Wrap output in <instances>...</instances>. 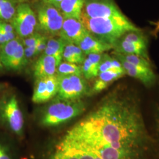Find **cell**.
<instances>
[{"instance_id": "8fae6325", "label": "cell", "mask_w": 159, "mask_h": 159, "mask_svg": "<svg viewBox=\"0 0 159 159\" xmlns=\"http://www.w3.org/2000/svg\"><path fill=\"white\" fill-rule=\"evenodd\" d=\"M48 159H93V158L85 151L61 140Z\"/></svg>"}, {"instance_id": "3957f363", "label": "cell", "mask_w": 159, "mask_h": 159, "mask_svg": "<svg viewBox=\"0 0 159 159\" xmlns=\"http://www.w3.org/2000/svg\"><path fill=\"white\" fill-rule=\"evenodd\" d=\"M86 107L82 99L64 100L56 97L41 111L39 124L44 128L60 126L82 114Z\"/></svg>"}, {"instance_id": "52a82bcc", "label": "cell", "mask_w": 159, "mask_h": 159, "mask_svg": "<svg viewBox=\"0 0 159 159\" xmlns=\"http://www.w3.org/2000/svg\"><path fill=\"white\" fill-rule=\"evenodd\" d=\"M81 14L90 18H111L125 16L112 0H85Z\"/></svg>"}, {"instance_id": "1f68e13d", "label": "cell", "mask_w": 159, "mask_h": 159, "mask_svg": "<svg viewBox=\"0 0 159 159\" xmlns=\"http://www.w3.org/2000/svg\"><path fill=\"white\" fill-rule=\"evenodd\" d=\"M77 11L82 14L85 0H70Z\"/></svg>"}, {"instance_id": "6da1fadb", "label": "cell", "mask_w": 159, "mask_h": 159, "mask_svg": "<svg viewBox=\"0 0 159 159\" xmlns=\"http://www.w3.org/2000/svg\"><path fill=\"white\" fill-rule=\"evenodd\" d=\"M61 141L93 159H148L152 148L139 97L126 85L104 97Z\"/></svg>"}, {"instance_id": "9c48e42d", "label": "cell", "mask_w": 159, "mask_h": 159, "mask_svg": "<svg viewBox=\"0 0 159 159\" xmlns=\"http://www.w3.org/2000/svg\"><path fill=\"white\" fill-rule=\"evenodd\" d=\"M114 57L119 61L125 74L137 80L146 87H152L156 82L157 77L152 68L134 65L125 60L117 53H114Z\"/></svg>"}, {"instance_id": "2e32d148", "label": "cell", "mask_w": 159, "mask_h": 159, "mask_svg": "<svg viewBox=\"0 0 159 159\" xmlns=\"http://www.w3.org/2000/svg\"><path fill=\"white\" fill-rule=\"evenodd\" d=\"M11 136L0 133V159H18Z\"/></svg>"}, {"instance_id": "44dd1931", "label": "cell", "mask_w": 159, "mask_h": 159, "mask_svg": "<svg viewBox=\"0 0 159 159\" xmlns=\"http://www.w3.org/2000/svg\"><path fill=\"white\" fill-rule=\"evenodd\" d=\"M20 41L14 39L0 46V63L4 67L17 50Z\"/></svg>"}, {"instance_id": "4316f807", "label": "cell", "mask_w": 159, "mask_h": 159, "mask_svg": "<svg viewBox=\"0 0 159 159\" xmlns=\"http://www.w3.org/2000/svg\"><path fill=\"white\" fill-rule=\"evenodd\" d=\"M115 53V52H114ZM118 54V53H117ZM127 61L134 65L144 67L152 68V64L148 60L144 58L135 54H119Z\"/></svg>"}, {"instance_id": "7c38bea8", "label": "cell", "mask_w": 159, "mask_h": 159, "mask_svg": "<svg viewBox=\"0 0 159 159\" xmlns=\"http://www.w3.org/2000/svg\"><path fill=\"white\" fill-rule=\"evenodd\" d=\"M79 47L85 55L90 54H102L112 49V47L99 40L95 36L88 32L75 44Z\"/></svg>"}, {"instance_id": "30bf717a", "label": "cell", "mask_w": 159, "mask_h": 159, "mask_svg": "<svg viewBox=\"0 0 159 159\" xmlns=\"http://www.w3.org/2000/svg\"><path fill=\"white\" fill-rule=\"evenodd\" d=\"M88 32L80 20L64 18L59 35L66 42L75 44Z\"/></svg>"}, {"instance_id": "8d00e7d4", "label": "cell", "mask_w": 159, "mask_h": 159, "mask_svg": "<svg viewBox=\"0 0 159 159\" xmlns=\"http://www.w3.org/2000/svg\"><path fill=\"white\" fill-rule=\"evenodd\" d=\"M17 2H26L27 1H29V0H16Z\"/></svg>"}, {"instance_id": "e0dca14e", "label": "cell", "mask_w": 159, "mask_h": 159, "mask_svg": "<svg viewBox=\"0 0 159 159\" xmlns=\"http://www.w3.org/2000/svg\"><path fill=\"white\" fill-rule=\"evenodd\" d=\"M63 58L66 62L79 64L83 63L85 54L77 45L67 43L63 51Z\"/></svg>"}, {"instance_id": "d4e9b609", "label": "cell", "mask_w": 159, "mask_h": 159, "mask_svg": "<svg viewBox=\"0 0 159 159\" xmlns=\"http://www.w3.org/2000/svg\"><path fill=\"white\" fill-rule=\"evenodd\" d=\"M124 40L139 46L148 47V41L142 31H129L121 37Z\"/></svg>"}, {"instance_id": "f1b7e54d", "label": "cell", "mask_w": 159, "mask_h": 159, "mask_svg": "<svg viewBox=\"0 0 159 159\" xmlns=\"http://www.w3.org/2000/svg\"><path fill=\"white\" fill-rule=\"evenodd\" d=\"M41 34L36 33L29 35V37L24 38L23 40V45L25 47H31L37 46L40 40L43 38Z\"/></svg>"}, {"instance_id": "603a6c76", "label": "cell", "mask_w": 159, "mask_h": 159, "mask_svg": "<svg viewBox=\"0 0 159 159\" xmlns=\"http://www.w3.org/2000/svg\"><path fill=\"white\" fill-rule=\"evenodd\" d=\"M58 10L64 18H74L80 20L81 13L77 10L70 0H63L60 3Z\"/></svg>"}, {"instance_id": "f546056e", "label": "cell", "mask_w": 159, "mask_h": 159, "mask_svg": "<svg viewBox=\"0 0 159 159\" xmlns=\"http://www.w3.org/2000/svg\"><path fill=\"white\" fill-rule=\"evenodd\" d=\"M24 54L25 58L28 61L29 59L37 56L36 54V46L31 47H25Z\"/></svg>"}, {"instance_id": "ba28073f", "label": "cell", "mask_w": 159, "mask_h": 159, "mask_svg": "<svg viewBox=\"0 0 159 159\" xmlns=\"http://www.w3.org/2000/svg\"><path fill=\"white\" fill-rule=\"evenodd\" d=\"M58 90L56 74L47 77L38 78L34 84L32 101L35 104L48 102L56 97Z\"/></svg>"}, {"instance_id": "8992f818", "label": "cell", "mask_w": 159, "mask_h": 159, "mask_svg": "<svg viewBox=\"0 0 159 159\" xmlns=\"http://www.w3.org/2000/svg\"><path fill=\"white\" fill-rule=\"evenodd\" d=\"M37 21L40 29L48 34H59L61 29L64 17L54 7L44 4L37 10Z\"/></svg>"}, {"instance_id": "277c9868", "label": "cell", "mask_w": 159, "mask_h": 159, "mask_svg": "<svg viewBox=\"0 0 159 159\" xmlns=\"http://www.w3.org/2000/svg\"><path fill=\"white\" fill-rule=\"evenodd\" d=\"M0 128L11 136L21 139L25 120L16 93L3 91L0 96Z\"/></svg>"}, {"instance_id": "5bb4252c", "label": "cell", "mask_w": 159, "mask_h": 159, "mask_svg": "<svg viewBox=\"0 0 159 159\" xmlns=\"http://www.w3.org/2000/svg\"><path fill=\"white\" fill-rule=\"evenodd\" d=\"M57 67V61L54 57L43 54L34 65V77L38 79L55 75Z\"/></svg>"}, {"instance_id": "d6986e66", "label": "cell", "mask_w": 159, "mask_h": 159, "mask_svg": "<svg viewBox=\"0 0 159 159\" xmlns=\"http://www.w3.org/2000/svg\"><path fill=\"white\" fill-rule=\"evenodd\" d=\"M14 17L29 23L35 27L37 24V17L34 11L31 9L29 4L25 2H21L18 4L16 12Z\"/></svg>"}, {"instance_id": "9a60e30c", "label": "cell", "mask_w": 159, "mask_h": 159, "mask_svg": "<svg viewBox=\"0 0 159 159\" xmlns=\"http://www.w3.org/2000/svg\"><path fill=\"white\" fill-rule=\"evenodd\" d=\"M115 53L121 54H135L150 61L148 48L129 42L121 37L117 40L113 45Z\"/></svg>"}, {"instance_id": "d6a6232c", "label": "cell", "mask_w": 159, "mask_h": 159, "mask_svg": "<svg viewBox=\"0 0 159 159\" xmlns=\"http://www.w3.org/2000/svg\"><path fill=\"white\" fill-rule=\"evenodd\" d=\"M63 0H43L44 4L54 7L58 10L59 6Z\"/></svg>"}, {"instance_id": "ac0fdd59", "label": "cell", "mask_w": 159, "mask_h": 159, "mask_svg": "<svg viewBox=\"0 0 159 159\" xmlns=\"http://www.w3.org/2000/svg\"><path fill=\"white\" fill-rule=\"evenodd\" d=\"M27 63V60L24 54V47L23 44L20 43L17 47L16 51L4 67L9 70L17 71L23 68Z\"/></svg>"}, {"instance_id": "836d02e7", "label": "cell", "mask_w": 159, "mask_h": 159, "mask_svg": "<svg viewBox=\"0 0 159 159\" xmlns=\"http://www.w3.org/2000/svg\"><path fill=\"white\" fill-rule=\"evenodd\" d=\"M155 124H156V129L157 131V134L159 136V106L157 109V111L155 114Z\"/></svg>"}, {"instance_id": "cb8c5ba5", "label": "cell", "mask_w": 159, "mask_h": 159, "mask_svg": "<svg viewBox=\"0 0 159 159\" xmlns=\"http://www.w3.org/2000/svg\"><path fill=\"white\" fill-rule=\"evenodd\" d=\"M57 75H82L81 67L78 66L77 64L61 62L57 67Z\"/></svg>"}, {"instance_id": "ffe728a7", "label": "cell", "mask_w": 159, "mask_h": 159, "mask_svg": "<svg viewBox=\"0 0 159 159\" xmlns=\"http://www.w3.org/2000/svg\"><path fill=\"white\" fill-rule=\"evenodd\" d=\"M16 0H0V21H11L17 9Z\"/></svg>"}, {"instance_id": "7402d4cb", "label": "cell", "mask_w": 159, "mask_h": 159, "mask_svg": "<svg viewBox=\"0 0 159 159\" xmlns=\"http://www.w3.org/2000/svg\"><path fill=\"white\" fill-rule=\"evenodd\" d=\"M111 70H124L121 63L116 57H111L104 52L99 66V73Z\"/></svg>"}, {"instance_id": "e575fe53", "label": "cell", "mask_w": 159, "mask_h": 159, "mask_svg": "<svg viewBox=\"0 0 159 159\" xmlns=\"http://www.w3.org/2000/svg\"><path fill=\"white\" fill-rule=\"evenodd\" d=\"M6 88H7V84H6L0 83V96L3 93V91L6 90Z\"/></svg>"}, {"instance_id": "4dcf8cb0", "label": "cell", "mask_w": 159, "mask_h": 159, "mask_svg": "<svg viewBox=\"0 0 159 159\" xmlns=\"http://www.w3.org/2000/svg\"><path fill=\"white\" fill-rule=\"evenodd\" d=\"M47 40L46 37L43 36L41 40H40L39 43L36 46V54L37 55L39 54L41 52H44L47 47Z\"/></svg>"}, {"instance_id": "d590c367", "label": "cell", "mask_w": 159, "mask_h": 159, "mask_svg": "<svg viewBox=\"0 0 159 159\" xmlns=\"http://www.w3.org/2000/svg\"><path fill=\"white\" fill-rule=\"evenodd\" d=\"M159 33V21L157 24V25H156V28L154 29V35H156L157 34H158Z\"/></svg>"}, {"instance_id": "4fadbf2b", "label": "cell", "mask_w": 159, "mask_h": 159, "mask_svg": "<svg viewBox=\"0 0 159 159\" xmlns=\"http://www.w3.org/2000/svg\"><path fill=\"white\" fill-rule=\"evenodd\" d=\"M125 75V70H111L99 73L92 88L90 90L89 95H93L103 91L115 81Z\"/></svg>"}, {"instance_id": "83f0119b", "label": "cell", "mask_w": 159, "mask_h": 159, "mask_svg": "<svg viewBox=\"0 0 159 159\" xmlns=\"http://www.w3.org/2000/svg\"><path fill=\"white\" fill-rule=\"evenodd\" d=\"M67 42L63 40L61 38H52L47 40V46L51 47L54 50L63 54L64 47Z\"/></svg>"}, {"instance_id": "7a4b0ae2", "label": "cell", "mask_w": 159, "mask_h": 159, "mask_svg": "<svg viewBox=\"0 0 159 159\" xmlns=\"http://www.w3.org/2000/svg\"><path fill=\"white\" fill-rule=\"evenodd\" d=\"M80 20L87 31L102 42L112 47L124 34L133 31H141L127 17L90 18L81 14Z\"/></svg>"}, {"instance_id": "5b68a950", "label": "cell", "mask_w": 159, "mask_h": 159, "mask_svg": "<svg viewBox=\"0 0 159 159\" xmlns=\"http://www.w3.org/2000/svg\"><path fill=\"white\" fill-rule=\"evenodd\" d=\"M58 90L56 97L64 100H79L89 95L90 89L82 75H58Z\"/></svg>"}, {"instance_id": "484cf974", "label": "cell", "mask_w": 159, "mask_h": 159, "mask_svg": "<svg viewBox=\"0 0 159 159\" xmlns=\"http://www.w3.org/2000/svg\"><path fill=\"white\" fill-rule=\"evenodd\" d=\"M81 71L83 77L85 80H91L96 78L98 75V68L94 66L87 57H85L82 63Z\"/></svg>"}]
</instances>
